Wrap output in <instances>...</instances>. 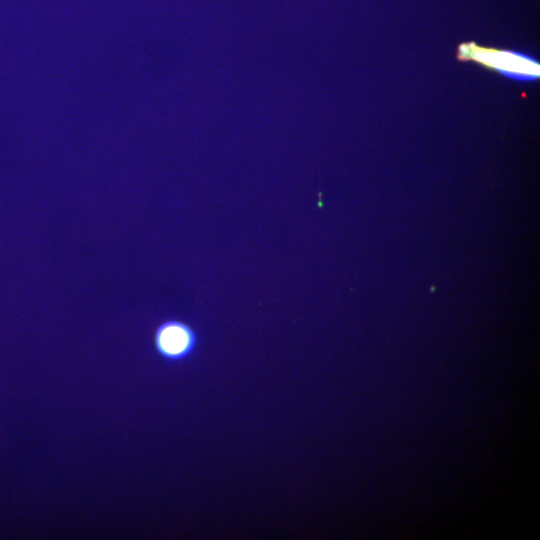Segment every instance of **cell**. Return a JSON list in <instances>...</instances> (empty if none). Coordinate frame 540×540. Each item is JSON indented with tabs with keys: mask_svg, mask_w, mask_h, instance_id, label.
Masks as SVG:
<instances>
[{
	"mask_svg": "<svg viewBox=\"0 0 540 540\" xmlns=\"http://www.w3.org/2000/svg\"><path fill=\"white\" fill-rule=\"evenodd\" d=\"M458 58L475 61L516 80L531 81L539 77V63L516 51L484 48L470 42L458 47Z\"/></svg>",
	"mask_w": 540,
	"mask_h": 540,
	"instance_id": "cell-1",
	"label": "cell"
},
{
	"mask_svg": "<svg viewBox=\"0 0 540 540\" xmlns=\"http://www.w3.org/2000/svg\"><path fill=\"white\" fill-rule=\"evenodd\" d=\"M200 344V337L189 323L168 318L160 322L153 334V348L165 363L181 364L194 356Z\"/></svg>",
	"mask_w": 540,
	"mask_h": 540,
	"instance_id": "cell-2",
	"label": "cell"
}]
</instances>
